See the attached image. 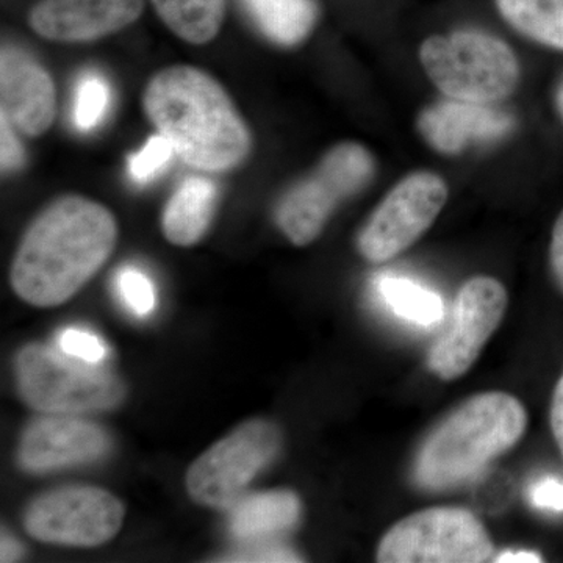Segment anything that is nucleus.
Returning <instances> with one entry per match:
<instances>
[{"mask_svg": "<svg viewBox=\"0 0 563 563\" xmlns=\"http://www.w3.org/2000/svg\"><path fill=\"white\" fill-rule=\"evenodd\" d=\"M118 222L101 202L80 195L55 199L22 236L10 284L22 301L49 309L68 302L113 254Z\"/></svg>", "mask_w": 563, "mask_h": 563, "instance_id": "nucleus-1", "label": "nucleus"}, {"mask_svg": "<svg viewBox=\"0 0 563 563\" xmlns=\"http://www.w3.org/2000/svg\"><path fill=\"white\" fill-rule=\"evenodd\" d=\"M143 110L176 157L198 172L239 168L252 151V133L228 90L201 68L158 70L143 91Z\"/></svg>", "mask_w": 563, "mask_h": 563, "instance_id": "nucleus-2", "label": "nucleus"}, {"mask_svg": "<svg viewBox=\"0 0 563 563\" xmlns=\"http://www.w3.org/2000/svg\"><path fill=\"white\" fill-rule=\"evenodd\" d=\"M526 426L525 406L509 393L473 396L429 433L415 461V483L435 492L468 483L512 450Z\"/></svg>", "mask_w": 563, "mask_h": 563, "instance_id": "nucleus-3", "label": "nucleus"}, {"mask_svg": "<svg viewBox=\"0 0 563 563\" xmlns=\"http://www.w3.org/2000/svg\"><path fill=\"white\" fill-rule=\"evenodd\" d=\"M420 62L429 80L453 101L493 106L518 87L520 62L509 44L481 31H455L422 41Z\"/></svg>", "mask_w": 563, "mask_h": 563, "instance_id": "nucleus-4", "label": "nucleus"}, {"mask_svg": "<svg viewBox=\"0 0 563 563\" xmlns=\"http://www.w3.org/2000/svg\"><path fill=\"white\" fill-rule=\"evenodd\" d=\"M376 161L355 141L335 144L309 176L285 191L276 207V222L295 246L313 243L336 207L372 184Z\"/></svg>", "mask_w": 563, "mask_h": 563, "instance_id": "nucleus-5", "label": "nucleus"}, {"mask_svg": "<svg viewBox=\"0 0 563 563\" xmlns=\"http://www.w3.org/2000/svg\"><path fill=\"white\" fill-rule=\"evenodd\" d=\"M16 383L22 401L46 415L106 412L125 396L114 374L43 344H29L18 354Z\"/></svg>", "mask_w": 563, "mask_h": 563, "instance_id": "nucleus-6", "label": "nucleus"}, {"mask_svg": "<svg viewBox=\"0 0 563 563\" xmlns=\"http://www.w3.org/2000/svg\"><path fill=\"white\" fill-rule=\"evenodd\" d=\"M280 448V429L274 422H244L191 463L185 476L188 495L199 506L231 509Z\"/></svg>", "mask_w": 563, "mask_h": 563, "instance_id": "nucleus-7", "label": "nucleus"}, {"mask_svg": "<svg viewBox=\"0 0 563 563\" xmlns=\"http://www.w3.org/2000/svg\"><path fill=\"white\" fill-rule=\"evenodd\" d=\"M495 553L490 536L470 510L433 507L409 515L385 533L380 563H479Z\"/></svg>", "mask_w": 563, "mask_h": 563, "instance_id": "nucleus-8", "label": "nucleus"}, {"mask_svg": "<svg viewBox=\"0 0 563 563\" xmlns=\"http://www.w3.org/2000/svg\"><path fill=\"white\" fill-rule=\"evenodd\" d=\"M448 201L442 176L417 172L399 180L373 211L357 239V250L369 263H385L431 229Z\"/></svg>", "mask_w": 563, "mask_h": 563, "instance_id": "nucleus-9", "label": "nucleus"}, {"mask_svg": "<svg viewBox=\"0 0 563 563\" xmlns=\"http://www.w3.org/2000/svg\"><path fill=\"white\" fill-rule=\"evenodd\" d=\"M124 504L98 487H65L31 504L24 526L43 543L92 548L110 542L124 523Z\"/></svg>", "mask_w": 563, "mask_h": 563, "instance_id": "nucleus-10", "label": "nucleus"}, {"mask_svg": "<svg viewBox=\"0 0 563 563\" xmlns=\"http://www.w3.org/2000/svg\"><path fill=\"white\" fill-rule=\"evenodd\" d=\"M507 301L506 288L495 277L466 280L455 296L446 328L429 351V369L442 380H454L468 372L501 324Z\"/></svg>", "mask_w": 563, "mask_h": 563, "instance_id": "nucleus-11", "label": "nucleus"}, {"mask_svg": "<svg viewBox=\"0 0 563 563\" xmlns=\"http://www.w3.org/2000/svg\"><path fill=\"white\" fill-rule=\"evenodd\" d=\"M0 118L32 139L49 131L57 118V88L49 70L11 43L0 52Z\"/></svg>", "mask_w": 563, "mask_h": 563, "instance_id": "nucleus-12", "label": "nucleus"}, {"mask_svg": "<svg viewBox=\"0 0 563 563\" xmlns=\"http://www.w3.org/2000/svg\"><path fill=\"white\" fill-rule=\"evenodd\" d=\"M144 0H40L29 25L41 38L91 43L124 31L140 20Z\"/></svg>", "mask_w": 563, "mask_h": 563, "instance_id": "nucleus-13", "label": "nucleus"}, {"mask_svg": "<svg viewBox=\"0 0 563 563\" xmlns=\"http://www.w3.org/2000/svg\"><path fill=\"white\" fill-rule=\"evenodd\" d=\"M109 446V435L95 422L49 415L22 433L18 459L27 472L46 473L98 461Z\"/></svg>", "mask_w": 563, "mask_h": 563, "instance_id": "nucleus-14", "label": "nucleus"}, {"mask_svg": "<svg viewBox=\"0 0 563 563\" xmlns=\"http://www.w3.org/2000/svg\"><path fill=\"white\" fill-rule=\"evenodd\" d=\"M514 129L509 114L492 109L446 99L428 107L418 117V131L433 151L457 155L476 143L504 139Z\"/></svg>", "mask_w": 563, "mask_h": 563, "instance_id": "nucleus-15", "label": "nucleus"}, {"mask_svg": "<svg viewBox=\"0 0 563 563\" xmlns=\"http://www.w3.org/2000/svg\"><path fill=\"white\" fill-rule=\"evenodd\" d=\"M218 192L213 180L201 176L188 177L163 210L165 239L181 247L201 242L217 211Z\"/></svg>", "mask_w": 563, "mask_h": 563, "instance_id": "nucleus-16", "label": "nucleus"}, {"mask_svg": "<svg viewBox=\"0 0 563 563\" xmlns=\"http://www.w3.org/2000/svg\"><path fill=\"white\" fill-rule=\"evenodd\" d=\"M231 532L240 540H265L291 529L301 515L298 496L288 490L246 496L231 507Z\"/></svg>", "mask_w": 563, "mask_h": 563, "instance_id": "nucleus-17", "label": "nucleus"}, {"mask_svg": "<svg viewBox=\"0 0 563 563\" xmlns=\"http://www.w3.org/2000/svg\"><path fill=\"white\" fill-rule=\"evenodd\" d=\"M244 13L266 40L280 47L303 43L317 27V0H239Z\"/></svg>", "mask_w": 563, "mask_h": 563, "instance_id": "nucleus-18", "label": "nucleus"}, {"mask_svg": "<svg viewBox=\"0 0 563 563\" xmlns=\"http://www.w3.org/2000/svg\"><path fill=\"white\" fill-rule=\"evenodd\" d=\"M163 24L185 43L203 46L217 38L228 0H151Z\"/></svg>", "mask_w": 563, "mask_h": 563, "instance_id": "nucleus-19", "label": "nucleus"}, {"mask_svg": "<svg viewBox=\"0 0 563 563\" xmlns=\"http://www.w3.org/2000/svg\"><path fill=\"white\" fill-rule=\"evenodd\" d=\"M507 24L526 38L563 51V0H495Z\"/></svg>", "mask_w": 563, "mask_h": 563, "instance_id": "nucleus-20", "label": "nucleus"}, {"mask_svg": "<svg viewBox=\"0 0 563 563\" xmlns=\"http://www.w3.org/2000/svg\"><path fill=\"white\" fill-rule=\"evenodd\" d=\"M379 292L393 313L402 320L422 328H431L443 320V299L417 282L406 277H383Z\"/></svg>", "mask_w": 563, "mask_h": 563, "instance_id": "nucleus-21", "label": "nucleus"}, {"mask_svg": "<svg viewBox=\"0 0 563 563\" xmlns=\"http://www.w3.org/2000/svg\"><path fill=\"white\" fill-rule=\"evenodd\" d=\"M111 91L109 81L99 74H88L80 79L74 99L73 121L80 132H90L101 124L109 111Z\"/></svg>", "mask_w": 563, "mask_h": 563, "instance_id": "nucleus-22", "label": "nucleus"}, {"mask_svg": "<svg viewBox=\"0 0 563 563\" xmlns=\"http://www.w3.org/2000/svg\"><path fill=\"white\" fill-rule=\"evenodd\" d=\"M174 157H176V152L169 141L161 133H155L139 152L131 155L129 173L136 184H150L158 174L168 168Z\"/></svg>", "mask_w": 563, "mask_h": 563, "instance_id": "nucleus-23", "label": "nucleus"}, {"mask_svg": "<svg viewBox=\"0 0 563 563\" xmlns=\"http://www.w3.org/2000/svg\"><path fill=\"white\" fill-rule=\"evenodd\" d=\"M118 292L122 303L135 317L144 318L154 312L157 306V295L150 277L135 266H125L118 274Z\"/></svg>", "mask_w": 563, "mask_h": 563, "instance_id": "nucleus-24", "label": "nucleus"}, {"mask_svg": "<svg viewBox=\"0 0 563 563\" xmlns=\"http://www.w3.org/2000/svg\"><path fill=\"white\" fill-rule=\"evenodd\" d=\"M58 346L63 354L91 365H99L106 358V343L98 335L85 329H65L58 336Z\"/></svg>", "mask_w": 563, "mask_h": 563, "instance_id": "nucleus-25", "label": "nucleus"}, {"mask_svg": "<svg viewBox=\"0 0 563 563\" xmlns=\"http://www.w3.org/2000/svg\"><path fill=\"white\" fill-rule=\"evenodd\" d=\"M529 501L533 507L551 512H563V481L547 476L529 487Z\"/></svg>", "mask_w": 563, "mask_h": 563, "instance_id": "nucleus-26", "label": "nucleus"}, {"mask_svg": "<svg viewBox=\"0 0 563 563\" xmlns=\"http://www.w3.org/2000/svg\"><path fill=\"white\" fill-rule=\"evenodd\" d=\"M0 135H2V143H0L2 144V174L10 176L24 166L25 151L20 140L21 133L3 118H0Z\"/></svg>", "mask_w": 563, "mask_h": 563, "instance_id": "nucleus-27", "label": "nucleus"}, {"mask_svg": "<svg viewBox=\"0 0 563 563\" xmlns=\"http://www.w3.org/2000/svg\"><path fill=\"white\" fill-rule=\"evenodd\" d=\"M228 562H301L299 555L277 544H261L247 551L229 555Z\"/></svg>", "mask_w": 563, "mask_h": 563, "instance_id": "nucleus-28", "label": "nucleus"}, {"mask_svg": "<svg viewBox=\"0 0 563 563\" xmlns=\"http://www.w3.org/2000/svg\"><path fill=\"white\" fill-rule=\"evenodd\" d=\"M550 265L555 284L563 291V210L554 222L551 235Z\"/></svg>", "mask_w": 563, "mask_h": 563, "instance_id": "nucleus-29", "label": "nucleus"}, {"mask_svg": "<svg viewBox=\"0 0 563 563\" xmlns=\"http://www.w3.org/2000/svg\"><path fill=\"white\" fill-rule=\"evenodd\" d=\"M551 429L563 455V376L555 385L553 402H551Z\"/></svg>", "mask_w": 563, "mask_h": 563, "instance_id": "nucleus-30", "label": "nucleus"}, {"mask_svg": "<svg viewBox=\"0 0 563 563\" xmlns=\"http://www.w3.org/2000/svg\"><path fill=\"white\" fill-rule=\"evenodd\" d=\"M542 561L543 559L540 558V554L532 553V551H517V553H512V551H507V553L496 555L495 558V562L498 563H528Z\"/></svg>", "mask_w": 563, "mask_h": 563, "instance_id": "nucleus-31", "label": "nucleus"}, {"mask_svg": "<svg viewBox=\"0 0 563 563\" xmlns=\"http://www.w3.org/2000/svg\"><path fill=\"white\" fill-rule=\"evenodd\" d=\"M2 554H0V561L2 562H14L21 559V547L16 540L11 539L10 536H2Z\"/></svg>", "mask_w": 563, "mask_h": 563, "instance_id": "nucleus-32", "label": "nucleus"}, {"mask_svg": "<svg viewBox=\"0 0 563 563\" xmlns=\"http://www.w3.org/2000/svg\"><path fill=\"white\" fill-rule=\"evenodd\" d=\"M555 109H558L559 117H561L563 121V79L561 85H559L558 92H555Z\"/></svg>", "mask_w": 563, "mask_h": 563, "instance_id": "nucleus-33", "label": "nucleus"}]
</instances>
